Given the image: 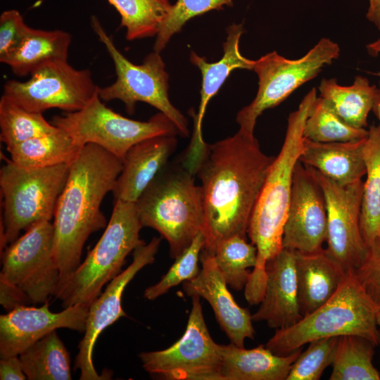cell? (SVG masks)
<instances>
[{
	"mask_svg": "<svg viewBox=\"0 0 380 380\" xmlns=\"http://www.w3.org/2000/svg\"><path fill=\"white\" fill-rule=\"evenodd\" d=\"M274 156L264 153L254 135L239 130L208 144L196 172L204 199L203 250L213 254L218 243L246 238L249 220Z\"/></svg>",
	"mask_w": 380,
	"mask_h": 380,
	"instance_id": "obj_1",
	"label": "cell"
},
{
	"mask_svg": "<svg viewBox=\"0 0 380 380\" xmlns=\"http://www.w3.org/2000/svg\"><path fill=\"white\" fill-rule=\"evenodd\" d=\"M122 167L121 160L94 144L82 146L70 163L53 217L58 282L80 265L89 236L106 228L107 221L101 204L107 193L112 191Z\"/></svg>",
	"mask_w": 380,
	"mask_h": 380,
	"instance_id": "obj_2",
	"label": "cell"
},
{
	"mask_svg": "<svg viewBox=\"0 0 380 380\" xmlns=\"http://www.w3.org/2000/svg\"><path fill=\"white\" fill-rule=\"evenodd\" d=\"M317 97L316 89L312 88L298 108L290 113L284 143L270 167L249 220L247 234L257 248V262L244 288L250 305L262 301L266 286V263L283 248L293 172L303 151V127Z\"/></svg>",
	"mask_w": 380,
	"mask_h": 380,
	"instance_id": "obj_3",
	"label": "cell"
},
{
	"mask_svg": "<svg viewBox=\"0 0 380 380\" xmlns=\"http://www.w3.org/2000/svg\"><path fill=\"white\" fill-rule=\"evenodd\" d=\"M142 227L156 229L175 259L203 232L205 221L202 188L182 164H167L135 202Z\"/></svg>",
	"mask_w": 380,
	"mask_h": 380,
	"instance_id": "obj_4",
	"label": "cell"
},
{
	"mask_svg": "<svg viewBox=\"0 0 380 380\" xmlns=\"http://www.w3.org/2000/svg\"><path fill=\"white\" fill-rule=\"evenodd\" d=\"M379 308L355 272H349L326 303L294 325L276 329L265 346L277 355H287L312 341L343 335L360 336L377 346L380 343L376 323Z\"/></svg>",
	"mask_w": 380,
	"mask_h": 380,
	"instance_id": "obj_5",
	"label": "cell"
},
{
	"mask_svg": "<svg viewBox=\"0 0 380 380\" xmlns=\"http://www.w3.org/2000/svg\"><path fill=\"white\" fill-rule=\"evenodd\" d=\"M142 227L135 203L116 200L100 239L77 268L56 287L53 296L61 301L63 308L90 306L104 285L121 272L129 253L146 243L139 236Z\"/></svg>",
	"mask_w": 380,
	"mask_h": 380,
	"instance_id": "obj_6",
	"label": "cell"
},
{
	"mask_svg": "<svg viewBox=\"0 0 380 380\" xmlns=\"http://www.w3.org/2000/svg\"><path fill=\"white\" fill-rule=\"evenodd\" d=\"M69 165L25 169L10 160L1 167V253L19 237L22 230L51 220L67 181Z\"/></svg>",
	"mask_w": 380,
	"mask_h": 380,
	"instance_id": "obj_7",
	"label": "cell"
},
{
	"mask_svg": "<svg viewBox=\"0 0 380 380\" xmlns=\"http://www.w3.org/2000/svg\"><path fill=\"white\" fill-rule=\"evenodd\" d=\"M51 123L65 131L79 146L96 144L122 161L127 151L139 141L179 134L163 113L159 112L148 121L129 119L108 108L98 93L82 109L53 116Z\"/></svg>",
	"mask_w": 380,
	"mask_h": 380,
	"instance_id": "obj_8",
	"label": "cell"
},
{
	"mask_svg": "<svg viewBox=\"0 0 380 380\" xmlns=\"http://www.w3.org/2000/svg\"><path fill=\"white\" fill-rule=\"evenodd\" d=\"M91 25L111 57L117 76L113 84L99 87L101 99L121 101L129 114L134 113L137 102L146 103L166 115L176 126L179 134L186 137L187 120L170 101L169 76L160 53L154 51L144 58L141 64H134L117 49L96 16L91 17Z\"/></svg>",
	"mask_w": 380,
	"mask_h": 380,
	"instance_id": "obj_9",
	"label": "cell"
},
{
	"mask_svg": "<svg viewBox=\"0 0 380 380\" xmlns=\"http://www.w3.org/2000/svg\"><path fill=\"white\" fill-rule=\"evenodd\" d=\"M339 53V46L324 37L298 59H288L273 51L255 60L253 70L258 77V89L253 101L237 113L239 130L254 135L257 119L265 110L278 106L302 84L317 77Z\"/></svg>",
	"mask_w": 380,
	"mask_h": 380,
	"instance_id": "obj_10",
	"label": "cell"
},
{
	"mask_svg": "<svg viewBox=\"0 0 380 380\" xmlns=\"http://www.w3.org/2000/svg\"><path fill=\"white\" fill-rule=\"evenodd\" d=\"M54 229L49 220L37 222L1 253L0 281L17 289L28 304H44L59 281L53 255Z\"/></svg>",
	"mask_w": 380,
	"mask_h": 380,
	"instance_id": "obj_11",
	"label": "cell"
},
{
	"mask_svg": "<svg viewBox=\"0 0 380 380\" xmlns=\"http://www.w3.org/2000/svg\"><path fill=\"white\" fill-rule=\"evenodd\" d=\"M192 308L182 336L170 347L139 354L144 370L167 380H222L220 346L210 335L201 297L191 296Z\"/></svg>",
	"mask_w": 380,
	"mask_h": 380,
	"instance_id": "obj_12",
	"label": "cell"
},
{
	"mask_svg": "<svg viewBox=\"0 0 380 380\" xmlns=\"http://www.w3.org/2000/svg\"><path fill=\"white\" fill-rule=\"evenodd\" d=\"M30 75L24 82L8 80L3 95L30 112L43 113L51 108L75 112L98 93L90 70L75 69L67 60L48 61Z\"/></svg>",
	"mask_w": 380,
	"mask_h": 380,
	"instance_id": "obj_13",
	"label": "cell"
},
{
	"mask_svg": "<svg viewBox=\"0 0 380 380\" xmlns=\"http://www.w3.org/2000/svg\"><path fill=\"white\" fill-rule=\"evenodd\" d=\"M310 168L323 190L326 201V249L346 272H355L368 254L360 227L363 181L340 184Z\"/></svg>",
	"mask_w": 380,
	"mask_h": 380,
	"instance_id": "obj_14",
	"label": "cell"
},
{
	"mask_svg": "<svg viewBox=\"0 0 380 380\" xmlns=\"http://www.w3.org/2000/svg\"><path fill=\"white\" fill-rule=\"evenodd\" d=\"M161 239L153 237L149 243L138 246L133 251L132 263L108 284L103 293L89 307L86 329L79 343V351L75 361V369L80 372L81 380H102L111 378V372L99 374L93 363V350L100 334L127 314L122 307L124 290L136 274L144 267L155 261Z\"/></svg>",
	"mask_w": 380,
	"mask_h": 380,
	"instance_id": "obj_15",
	"label": "cell"
},
{
	"mask_svg": "<svg viewBox=\"0 0 380 380\" xmlns=\"http://www.w3.org/2000/svg\"><path fill=\"white\" fill-rule=\"evenodd\" d=\"M327 237V212L323 190L312 169L296 165L282 247L299 252L322 248Z\"/></svg>",
	"mask_w": 380,
	"mask_h": 380,
	"instance_id": "obj_16",
	"label": "cell"
},
{
	"mask_svg": "<svg viewBox=\"0 0 380 380\" xmlns=\"http://www.w3.org/2000/svg\"><path fill=\"white\" fill-rule=\"evenodd\" d=\"M89 308L75 305L52 312L49 301L41 307L19 306L0 316V356L19 355L57 329L84 332Z\"/></svg>",
	"mask_w": 380,
	"mask_h": 380,
	"instance_id": "obj_17",
	"label": "cell"
},
{
	"mask_svg": "<svg viewBox=\"0 0 380 380\" xmlns=\"http://www.w3.org/2000/svg\"><path fill=\"white\" fill-rule=\"evenodd\" d=\"M244 29L242 25L233 24L227 27V37L223 44V56L220 61L209 63L203 57L191 52L190 61L202 75L201 101L198 112L194 115V125L191 142L185 153L182 165L194 175L208 148L202 135V122L210 100L218 92L230 73L236 69L253 70L255 61L244 57L239 50V41Z\"/></svg>",
	"mask_w": 380,
	"mask_h": 380,
	"instance_id": "obj_18",
	"label": "cell"
},
{
	"mask_svg": "<svg viewBox=\"0 0 380 380\" xmlns=\"http://www.w3.org/2000/svg\"><path fill=\"white\" fill-rule=\"evenodd\" d=\"M200 259L202 268L199 274L194 279L184 281L183 288L187 295L196 294L205 299L232 343L243 348L246 338H254L252 315L248 309L240 307L234 300L214 255L203 249Z\"/></svg>",
	"mask_w": 380,
	"mask_h": 380,
	"instance_id": "obj_19",
	"label": "cell"
},
{
	"mask_svg": "<svg viewBox=\"0 0 380 380\" xmlns=\"http://www.w3.org/2000/svg\"><path fill=\"white\" fill-rule=\"evenodd\" d=\"M265 270V294L252 319L276 329L291 327L303 317L298 300L296 251L283 248L267 262Z\"/></svg>",
	"mask_w": 380,
	"mask_h": 380,
	"instance_id": "obj_20",
	"label": "cell"
},
{
	"mask_svg": "<svg viewBox=\"0 0 380 380\" xmlns=\"http://www.w3.org/2000/svg\"><path fill=\"white\" fill-rule=\"evenodd\" d=\"M177 144L175 135H161L132 146L125 156L122 170L112 190L115 200L135 203L168 163Z\"/></svg>",
	"mask_w": 380,
	"mask_h": 380,
	"instance_id": "obj_21",
	"label": "cell"
},
{
	"mask_svg": "<svg viewBox=\"0 0 380 380\" xmlns=\"http://www.w3.org/2000/svg\"><path fill=\"white\" fill-rule=\"evenodd\" d=\"M348 272L326 248L296 251V273L300 312L304 317L326 303L338 290Z\"/></svg>",
	"mask_w": 380,
	"mask_h": 380,
	"instance_id": "obj_22",
	"label": "cell"
},
{
	"mask_svg": "<svg viewBox=\"0 0 380 380\" xmlns=\"http://www.w3.org/2000/svg\"><path fill=\"white\" fill-rule=\"evenodd\" d=\"M220 346L222 380H286L302 348L287 355H277L266 346L246 349L233 343Z\"/></svg>",
	"mask_w": 380,
	"mask_h": 380,
	"instance_id": "obj_23",
	"label": "cell"
},
{
	"mask_svg": "<svg viewBox=\"0 0 380 380\" xmlns=\"http://www.w3.org/2000/svg\"><path fill=\"white\" fill-rule=\"evenodd\" d=\"M366 138L331 143L317 142L304 138L299 161L340 184L355 182L366 174L363 157Z\"/></svg>",
	"mask_w": 380,
	"mask_h": 380,
	"instance_id": "obj_24",
	"label": "cell"
},
{
	"mask_svg": "<svg viewBox=\"0 0 380 380\" xmlns=\"http://www.w3.org/2000/svg\"><path fill=\"white\" fill-rule=\"evenodd\" d=\"M71 35L63 30H44L30 27L18 49L3 63L13 72L24 77L44 63L67 60Z\"/></svg>",
	"mask_w": 380,
	"mask_h": 380,
	"instance_id": "obj_25",
	"label": "cell"
},
{
	"mask_svg": "<svg viewBox=\"0 0 380 380\" xmlns=\"http://www.w3.org/2000/svg\"><path fill=\"white\" fill-rule=\"evenodd\" d=\"M319 90L320 97L345 122L357 128L367 127L368 115L379 91L367 77L357 75L349 86L340 85L336 79H323Z\"/></svg>",
	"mask_w": 380,
	"mask_h": 380,
	"instance_id": "obj_26",
	"label": "cell"
},
{
	"mask_svg": "<svg viewBox=\"0 0 380 380\" xmlns=\"http://www.w3.org/2000/svg\"><path fill=\"white\" fill-rule=\"evenodd\" d=\"M366 179L360 218V231L369 248L380 237V126L372 125L363 147Z\"/></svg>",
	"mask_w": 380,
	"mask_h": 380,
	"instance_id": "obj_27",
	"label": "cell"
},
{
	"mask_svg": "<svg viewBox=\"0 0 380 380\" xmlns=\"http://www.w3.org/2000/svg\"><path fill=\"white\" fill-rule=\"evenodd\" d=\"M81 148L65 131L58 128L56 132L28 139L6 150L17 165L37 169L70 163Z\"/></svg>",
	"mask_w": 380,
	"mask_h": 380,
	"instance_id": "obj_28",
	"label": "cell"
},
{
	"mask_svg": "<svg viewBox=\"0 0 380 380\" xmlns=\"http://www.w3.org/2000/svg\"><path fill=\"white\" fill-rule=\"evenodd\" d=\"M18 356L27 379H72L70 355L56 330L28 347Z\"/></svg>",
	"mask_w": 380,
	"mask_h": 380,
	"instance_id": "obj_29",
	"label": "cell"
},
{
	"mask_svg": "<svg viewBox=\"0 0 380 380\" xmlns=\"http://www.w3.org/2000/svg\"><path fill=\"white\" fill-rule=\"evenodd\" d=\"M376 346L357 335L338 336L330 380H379L372 360Z\"/></svg>",
	"mask_w": 380,
	"mask_h": 380,
	"instance_id": "obj_30",
	"label": "cell"
},
{
	"mask_svg": "<svg viewBox=\"0 0 380 380\" xmlns=\"http://www.w3.org/2000/svg\"><path fill=\"white\" fill-rule=\"evenodd\" d=\"M107 1L120 14L128 40L156 36L172 7L169 0Z\"/></svg>",
	"mask_w": 380,
	"mask_h": 380,
	"instance_id": "obj_31",
	"label": "cell"
},
{
	"mask_svg": "<svg viewBox=\"0 0 380 380\" xmlns=\"http://www.w3.org/2000/svg\"><path fill=\"white\" fill-rule=\"evenodd\" d=\"M43 113L28 111L2 95L0 99V139L6 148L56 132Z\"/></svg>",
	"mask_w": 380,
	"mask_h": 380,
	"instance_id": "obj_32",
	"label": "cell"
},
{
	"mask_svg": "<svg viewBox=\"0 0 380 380\" xmlns=\"http://www.w3.org/2000/svg\"><path fill=\"white\" fill-rule=\"evenodd\" d=\"M303 137L317 142H347L365 139L366 128H357L345 122L323 98L314 101L303 131Z\"/></svg>",
	"mask_w": 380,
	"mask_h": 380,
	"instance_id": "obj_33",
	"label": "cell"
},
{
	"mask_svg": "<svg viewBox=\"0 0 380 380\" xmlns=\"http://www.w3.org/2000/svg\"><path fill=\"white\" fill-rule=\"evenodd\" d=\"M213 255L227 284L240 291L245 288L251 272L257 262V248L246 238L233 236L222 240L216 246Z\"/></svg>",
	"mask_w": 380,
	"mask_h": 380,
	"instance_id": "obj_34",
	"label": "cell"
},
{
	"mask_svg": "<svg viewBox=\"0 0 380 380\" xmlns=\"http://www.w3.org/2000/svg\"><path fill=\"white\" fill-rule=\"evenodd\" d=\"M205 245L203 232H200L191 245L178 257L167 272L156 284L144 293L145 298L153 300L166 293L171 288L194 279L200 272L198 260Z\"/></svg>",
	"mask_w": 380,
	"mask_h": 380,
	"instance_id": "obj_35",
	"label": "cell"
},
{
	"mask_svg": "<svg viewBox=\"0 0 380 380\" xmlns=\"http://www.w3.org/2000/svg\"><path fill=\"white\" fill-rule=\"evenodd\" d=\"M232 1L233 0H177L172 5L156 36L154 51L160 53L170 38L179 32L188 20L209 11L231 5Z\"/></svg>",
	"mask_w": 380,
	"mask_h": 380,
	"instance_id": "obj_36",
	"label": "cell"
},
{
	"mask_svg": "<svg viewBox=\"0 0 380 380\" xmlns=\"http://www.w3.org/2000/svg\"><path fill=\"white\" fill-rule=\"evenodd\" d=\"M338 337L312 341L292 364L286 380H318L333 362Z\"/></svg>",
	"mask_w": 380,
	"mask_h": 380,
	"instance_id": "obj_37",
	"label": "cell"
},
{
	"mask_svg": "<svg viewBox=\"0 0 380 380\" xmlns=\"http://www.w3.org/2000/svg\"><path fill=\"white\" fill-rule=\"evenodd\" d=\"M29 27L17 10L4 11L0 16V61L4 63L19 46Z\"/></svg>",
	"mask_w": 380,
	"mask_h": 380,
	"instance_id": "obj_38",
	"label": "cell"
},
{
	"mask_svg": "<svg viewBox=\"0 0 380 380\" xmlns=\"http://www.w3.org/2000/svg\"><path fill=\"white\" fill-rule=\"evenodd\" d=\"M355 274L370 298L380 307V237L368 248L365 260Z\"/></svg>",
	"mask_w": 380,
	"mask_h": 380,
	"instance_id": "obj_39",
	"label": "cell"
},
{
	"mask_svg": "<svg viewBox=\"0 0 380 380\" xmlns=\"http://www.w3.org/2000/svg\"><path fill=\"white\" fill-rule=\"evenodd\" d=\"M1 380H25L27 379L23 372V366L18 355L1 357L0 360Z\"/></svg>",
	"mask_w": 380,
	"mask_h": 380,
	"instance_id": "obj_40",
	"label": "cell"
},
{
	"mask_svg": "<svg viewBox=\"0 0 380 380\" xmlns=\"http://www.w3.org/2000/svg\"><path fill=\"white\" fill-rule=\"evenodd\" d=\"M366 18L380 31V0H369Z\"/></svg>",
	"mask_w": 380,
	"mask_h": 380,
	"instance_id": "obj_41",
	"label": "cell"
},
{
	"mask_svg": "<svg viewBox=\"0 0 380 380\" xmlns=\"http://www.w3.org/2000/svg\"><path fill=\"white\" fill-rule=\"evenodd\" d=\"M367 49L369 53L372 56H376L377 54H379L380 53V38L376 41L369 44L367 46ZM372 74L380 77V71L377 72H372Z\"/></svg>",
	"mask_w": 380,
	"mask_h": 380,
	"instance_id": "obj_42",
	"label": "cell"
},
{
	"mask_svg": "<svg viewBox=\"0 0 380 380\" xmlns=\"http://www.w3.org/2000/svg\"><path fill=\"white\" fill-rule=\"evenodd\" d=\"M372 111L374 113L375 116L379 121L380 126V91H379L378 96L376 98V100L374 103Z\"/></svg>",
	"mask_w": 380,
	"mask_h": 380,
	"instance_id": "obj_43",
	"label": "cell"
},
{
	"mask_svg": "<svg viewBox=\"0 0 380 380\" xmlns=\"http://www.w3.org/2000/svg\"><path fill=\"white\" fill-rule=\"evenodd\" d=\"M376 323L378 327H380V307L379 308L376 313Z\"/></svg>",
	"mask_w": 380,
	"mask_h": 380,
	"instance_id": "obj_44",
	"label": "cell"
}]
</instances>
